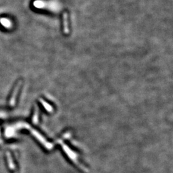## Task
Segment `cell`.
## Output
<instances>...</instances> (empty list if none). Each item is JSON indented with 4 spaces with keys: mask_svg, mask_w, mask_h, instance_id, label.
Listing matches in <instances>:
<instances>
[{
    "mask_svg": "<svg viewBox=\"0 0 173 173\" xmlns=\"http://www.w3.org/2000/svg\"><path fill=\"white\" fill-rule=\"evenodd\" d=\"M0 23H1L2 26L8 29H11L12 26H13L11 20L7 18H5V17H2V18L0 19Z\"/></svg>",
    "mask_w": 173,
    "mask_h": 173,
    "instance_id": "3957f363",
    "label": "cell"
},
{
    "mask_svg": "<svg viewBox=\"0 0 173 173\" xmlns=\"http://www.w3.org/2000/svg\"><path fill=\"white\" fill-rule=\"evenodd\" d=\"M7 163H8V165L9 169L13 170V171H15V170H16V165H15L13 159H12V157L11 154V153L9 152H7Z\"/></svg>",
    "mask_w": 173,
    "mask_h": 173,
    "instance_id": "7a4b0ae2",
    "label": "cell"
},
{
    "mask_svg": "<svg viewBox=\"0 0 173 173\" xmlns=\"http://www.w3.org/2000/svg\"><path fill=\"white\" fill-rule=\"evenodd\" d=\"M21 83H22L21 81L19 82L18 84H17L16 86V87L14 88L13 93H12V95L11 97V99H10V105H11V107H14L15 105V103H16V97L17 96V94H18V93H19L20 87H21Z\"/></svg>",
    "mask_w": 173,
    "mask_h": 173,
    "instance_id": "6da1fadb",
    "label": "cell"
}]
</instances>
